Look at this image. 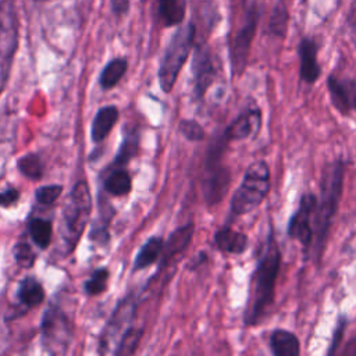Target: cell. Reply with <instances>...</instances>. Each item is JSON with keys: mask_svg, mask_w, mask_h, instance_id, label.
I'll list each match as a JSON object with an SVG mask.
<instances>
[{"mask_svg": "<svg viewBox=\"0 0 356 356\" xmlns=\"http://www.w3.org/2000/svg\"><path fill=\"white\" fill-rule=\"evenodd\" d=\"M128 68V61L124 57H115L113 60H110L104 68L100 72L99 76V83L102 86V89L108 90L113 89L120 81L121 78L125 75Z\"/></svg>", "mask_w": 356, "mask_h": 356, "instance_id": "cell-23", "label": "cell"}, {"mask_svg": "<svg viewBox=\"0 0 356 356\" xmlns=\"http://www.w3.org/2000/svg\"><path fill=\"white\" fill-rule=\"evenodd\" d=\"M138 147H139V135L138 132H129L125 135L117 154H115V160L113 163V167H124L127 163L131 161V159H134L138 153Z\"/></svg>", "mask_w": 356, "mask_h": 356, "instance_id": "cell-26", "label": "cell"}, {"mask_svg": "<svg viewBox=\"0 0 356 356\" xmlns=\"http://www.w3.org/2000/svg\"><path fill=\"white\" fill-rule=\"evenodd\" d=\"M142 328H135V327H129L128 331L124 334V337L121 338L118 348L115 350L114 355H131L136 350L139 341L142 338Z\"/></svg>", "mask_w": 356, "mask_h": 356, "instance_id": "cell-31", "label": "cell"}, {"mask_svg": "<svg viewBox=\"0 0 356 356\" xmlns=\"http://www.w3.org/2000/svg\"><path fill=\"white\" fill-rule=\"evenodd\" d=\"M35 1H47V0H35Z\"/></svg>", "mask_w": 356, "mask_h": 356, "instance_id": "cell-38", "label": "cell"}, {"mask_svg": "<svg viewBox=\"0 0 356 356\" xmlns=\"http://www.w3.org/2000/svg\"><path fill=\"white\" fill-rule=\"evenodd\" d=\"M135 310H136V300L134 299V296L129 295L121 299V302L113 312L111 318L108 320L106 328L100 335L99 350L102 353H115L121 338L128 331V328L132 327L131 321L134 320Z\"/></svg>", "mask_w": 356, "mask_h": 356, "instance_id": "cell-9", "label": "cell"}, {"mask_svg": "<svg viewBox=\"0 0 356 356\" xmlns=\"http://www.w3.org/2000/svg\"><path fill=\"white\" fill-rule=\"evenodd\" d=\"M195 35L196 26L192 22H188L178 28L171 36L160 60L157 72L159 83L164 93H170L174 89L178 75L195 46Z\"/></svg>", "mask_w": 356, "mask_h": 356, "instance_id": "cell-5", "label": "cell"}, {"mask_svg": "<svg viewBox=\"0 0 356 356\" xmlns=\"http://www.w3.org/2000/svg\"><path fill=\"white\" fill-rule=\"evenodd\" d=\"M164 241L161 236H150L139 249L135 260H134V270H143L156 263L163 252Z\"/></svg>", "mask_w": 356, "mask_h": 356, "instance_id": "cell-22", "label": "cell"}, {"mask_svg": "<svg viewBox=\"0 0 356 356\" xmlns=\"http://www.w3.org/2000/svg\"><path fill=\"white\" fill-rule=\"evenodd\" d=\"M186 13V0H157V15L164 26H178Z\"/></svg>", "mask_w": 356, "mask_h": 356, "instance_id": "cell-20", "label": "cell"}, {"mask_svg": "<svg viewBox=\"0 0 356 356\" xmlns=\"http://www.w3.org/2000/svg\"><path fill=\"white\" fill-rule=\"evenodd\" d=\"M271 188V171L264 160H256L246 168L239 186L235 189L229 211L232 216H245L254 211L266 199Z\"/></svg>", "mask_w": 356, "mask_h": 356, "instance_id": "cell-3", "label": "cell"}, {"mask_svg": "<svg viewBox=\"0 0 356 356\" xmlns=\"http://www.w3.org/2000/svg\"><path fill=\"white\" fill-rule=\"evenodd\" d=\"M298 56L300 61V79L309 85L314 83L321 75V67L317 58V44L310 38H303L298 46Z\"/></svg>", "mask_w": 356, "mask_h": 356, "instance_id": "cell-16", "label": "cell"}, {"mask_svg": "<svg viewBox=\"0 0 356 356\" xmlns=\"http://www.w3.org/2000/svg\"><path fill=\"white\" fill-rule=\"evenodd\" d=\"M17 298L26 309L39 306L44 299V289L35 277H26L19 282Z\"/></svg>", "mask_w": 356, "mask_h": 356, "instance_id": "cell-21", "label": "cell"}, {"mask_svg": "<svg viewBox=\"0 0 356 356\" xmlns=\"http://www.w3.org/2000/svg\"><path fill=\"white\" fill-rule=\"evenodd\" d=\"M259 19V4L254 0H250L242 11L238 25L232 29L228 40V56L234 76H241L248 65Z\"/></svg>", "mask_w": 356, "mask_h": 356, "instance_id": "cell-6", "label": "cell"}, {"mask_svg": "<svg viewBox=\"0 0 356 356\" xmlns=\"http://www.w3.org/2000/svg\"><path fill=\"white\" fill-rule=\"evenodd\" d=\"M345 327H346V318L343 316H341L339 320H338V325H337V330L334 332L332 341H331V346L328 349V355H334L338 350V346H339V343L342 341V337H343Z\"/></svg>", "mask_w": 356, "mask_h": 356, "instance_id": "cell-34", "label": "cell"}, {"mask_svg": "<svg viewBox=\"0 0 356 356\" xmlns=\"http://www.w3.org/2000/svg\"><path fill=\"white\" fill-rule=\"evenodd\" d=\"M18 199H19V191L15 188H8V189L0 192V206L1 207H10L11 204L17 203Z\"/></svg>", "mask_w": 356, "mask_h": 356, "instance_id": "cell-36", "label": "cell"}, {"mask_svg": "<svg viewBox=\"0 0 356 356\" xmlns=\"http://www.w3.org/2000/svg\"><path fill=\"white\" fill-rule=\"evenodd\" d=\"M118 117H120V111L115 106H104L102 107L93 121H92V125H90V138L95 143H99V142H103L110 131L113 129V127L115 125V122L118 121Z\"/></svg>", "mask_w": 356, "mask_h": 356, "instance_id": "cell-18", "label": "cell"}, {"mask_svg": "<svg viewBox=\"0 0 356 356\" xmlns=\"http://www.w3.org/2000/svg\"><path fill=\"white\" fill-rule=\"evenodd\" d=\"M63 192V186L61 185H44L36 189L35 192V197L40 204L49 206L53 204L61 195Z\"/></svg>", "mask_w": 356, "mask_h": 356, "instance_id": "cell-33", "label": "cell"}, {"mask_svg": "<svg viewBox=\"0 0 356 356\" xmlns=\"http://www.w3.org/2000/svg\"><path fill=\"white\" fill-rule=\"evenodd\" d=\"M19 21L14 0L0 1V95L4 90L18 47Z\"/></svg>", "mask_w": 356, "mask_h": 356, "instance_id": "cell-7", "label": "cell"}, {"mask_svg": "<svg viewBox=\"0 0 356 356\" xmlns=\"http://www.w3.org/2000/svg\"><path fill=\"white\" fill-rule=\"evenodd\" d=\"M345 167L342 159H335L324 167L320 178V193L313 213L312 249L316 259H320L325 248L332 220L338 211L345 181Z\"/></svg>", "mask_w": 356, "mask_h": 356, "instance_id": "cell-2", "label": "cell"}, {"mask_svg": "<svg viewBox=\"0 0 356 356\" xmlns=\"http://www.w3.org/2000/svg\"><path fill=\"white\" fill-rule=\"evenodd\" d=\"M72 332V323L65 312L57 305L49 306L42 318V338L47 352L64 353L70 346Z\"/></svg>", "mask_w": 356, "mask_h": 356, "instance_id": "cell-8", "label": "cell"}, {"mask_svg": "<svg viewBox=\"0 0 356 356\" xmlns=\"http://www.w3.org/2000/svg\"><path fill=\"white\" fill-rule=\"evenodd\" d=\"M288 10L284 3H278L271 14L270 22H268V29L273 35L278 38H284L286 33V25H288Z\"/></svg>", "mask_w": 356, "mask_h": 356, "instance_id": "cell-28", "label": "cell"}, {"mask_svg": "<svg viewBox=\"0 0 356 356\" xmlns=\"http://www.w3.org/2000/svg\"><path fill=\"white\" fill-rule=\"evenodd\" d=\"M108 277H110V271L107 268L95 270L85 282V292L89 296H96L103 293L107 288Z\"/></svg>", "mask_w": 356, "mask_h": 356, "instance_id": "cell-29", "label": "cell"}, {"mask_svg": "<svg viewBox=\"0 0 356 356\" xmlns=\"http://www.w3.org/2000/svg\"><path fill=\"white\" fill-rule=\"evenodd\" d=\"M231 174L229 168L222 165L221 161L204 164V178H203V196L207 206H214L220 203L229 188Z\"/></svg>", "mask_w": 356, "mask_h": 356, "instance_id": "cell-13", "label": "cell"}, {"mask_svg": "<svg viewBox=\"0 0 356 356\" xmlns=\"http://www.w3.org/2000/svg\"><path fill=\"white\" fill-rule=\"evenodd\" d=\"M131 0H111V10L115 15H124L129 10Z\"/></svg>", "mask_w": 356, "mask_h": 356, "instance_id": "cell-37", "label": "cell"}, {"mask_svg": "<svg viewBox=\"0 0 356 356\" xmlns=\"http://www.w3.org/2000/svg\"><path fill=\"white\" fill-rule=\"evenodd\" d=\"M214 246L225 254L239 256L245 253L249 248V238L246 234L234 229L231 225H224L218 228L213 238Z\"/></svg>", "mask_w": 356, "mask_h": 356, "instance_id": "cell-17", "label": "cell"}, {"mask_svg": "<svg viewBox=\"0 0 356 356\" xmlns=\"http://www.w3.org/2000/svg\"><path fill=\"white\" fill-rule=\"evenodd\" d=\"M179 134L189 142H202L206 138V131L196 120H181L178 124Z\"/></svg>", "mask_w": 356, "mask_h": 356, "instance_id": "cell-30", "label": "cell"}, {"mask_svg": "<svg viewBox=\"0 0 356 356\" xmlns=\"http://www.w3.org/2000/svg\"><path fill=\"white\" fill-rule=\"evenodd\" d=\"M346 25L349 29V35L352 42L356 44V0L350 1L349 11L346 15Z\"/></svg>", "mask_w": 356, "mask_h": 356, "instance_id": "cell-35", "label": "cell"}, {"mask_svg": "<svg viewBox=\"0 0 356 356\" xmlns=\"http://www.w3.org/2000/svg\"><path fill=\"white\" fill-rule=\"evenodd\" d=\"M327 90L332 107L342 115L356 111V79L330 75L327 78Z\"/></svg>", "mask_w": 356, "mask_h": 356, "instance_id": "cell-14", "label": "cell"}, {"mask_svg": "<svg viewBox=\"0 0 356 356\" xmlns=\"http://www.w3.org/2000/svg\"><path fill=\"white\" fill-rule=\"evenodd\" d=\"M270 349L275 356H299V338L284 328H277L270 334Z\"/></svg>", "mask_w": 356, "mask_h": 356, "instance_id": "cell-19", "label": "cell"}, {"mask_svg": "<svg viewBox=\"0 0 356 356\" xmlns=\"http://www.w3.org/2000/svg\"><path fill=\"white\" fill-rule=\"evenodd\" d=\"M28 232L36 246L44 249L50 245L53 236V225L49 220L42 217H33L28 222Z\"/></svg>", "mask_w": 356, "mask_h": 356, "instance_id": "cell-25", "label": "cell"}, {"mask_svg": "<svg viewBox=\"0 0 356 356\" xmlns=\"http://www.w3.org/2000/svg\"><path fill=\"white\" fill-rule=\"evenodd\" d=\"M192 74H193V92L197 100L203 99L209 88L216 79V65L213 61L211 51L206 43L195 46L192 58Z\"/></svg>", "mask_w": 356, "mask_h": 356, "instance_id": "cell-11", "label": "cell"}, {"mask_svg": "<svg viewBox=\"0 0 356 356\" xmlns=\"http://www.w3.org/2000/svg\"><path fill=\"white\" fill-rule=\"evenodd\" d=\"M261 118L263 114L260 107L252 104L246 107L241 114H238L220 134L228 143L253 138L261 128Z\"/></svg>", "mask_w": 356, "mask_h": 356, "instance_id": "cell-12", "label": "cell"}, {"mask_svg": "<svg viewBox=\"0 0 356 356\" xmlns=\"http://www.w3.org/2000/svg\"><path fill=\"white\" fill-rule=\"evenodd\" d=\"M317 196L313 192L302 195L298 209L288 221L286 234L291 239L298 241L307 253L313 245V213Z\"/></svg>", "mask_w": 356, "mask_h": 356, "instance_id": "cell-10", "label": "cell"}, {"mask_svg": "<svg viewBox=\"0 0 356 356\" xmlns=\"http://www.w3.org/2000/svg\"><path fill=\"white\" fill-rule=\"evenodd\" d=\"M282 254L273 231L268 232L256 268L252 274L250 293L245 310V325H257L270 312L275 299V285L280 274Z\"/></svg>", "mask_w": 356, "mask_h": 356, "instance_id": "cell-1", "label": "cell"}, {"mask_svg": "<svg viewBox=\"0 0 356 356\" xmlns=\"http://www.w3.org/2000/svg\"><path fill=\"white\" fill-rule=\"evenodd\" d=\"M104 189L113 196L128 195L132 189V178L124 167H114V170L104 179Z\"/></svg>", "mask_w": 356, "mask_h": 356, "instance_id": "cell-24", "label": "cell"}, {"mask_svg": "<svg viewBox=\"0 0 356 356\" xmlns=\"http://www.w3.org/2000/svg\"><path fill=\"white\" fill-rule=\"evenodd\" d=\"M193 234H195L193 222H186L171 232V235L168 236L167 242H164V246H163L160 270L165 268L179 260V257L182 256V253L186 250L188 245L191 243Z\"/></svg>", "mask_w": 356, "mask_h": 356, "instance_id": "cell-15", "label": "cell"}, {"mask_svg": "<svg viewBox=\"0 0 356 356\" xmlns=\"http://www.w3.org/2000/svg\"><path fill=\"white\" fill-rule=\"evenodd\" d=\"M14 259L17 264L22 268H31L35 263V252L26 242H18L14 246Z\"/></svg>", "mask_w": 356, "mask_h": 356, "instance_id": "cell-32", "label": "cell"}, {"mask_svg": "<svg viewBox=\"0 0 356 356\" xmlns=\"http://www.w3.org/2000/svg\"><path fill=\"white\" fill-rule=\"evenodd\" d=\"M92 199L86 181H78L63 209L60 234L65 253H71L81 239L90 217Z\"/></svg>", "mask_w": 356, "mask_h": 356, "instance_id": "cell-4", "label": "cell"}, {"mask_svg": "<svg viewBox=\"0 0 356 356\" xmlns=\"http://www.w3.org/2000/svg\"><path fill=\"white\" fill-rule=\"evenodd\" d=\"M19 171L31 178V179H40L44 171V165L42 159L38 154H26L18 160Z\"/></svg>", "mask_w": 356, "mask_h": 356, "instance_id": "cell-27", "label": "cell"}]
</instances>
